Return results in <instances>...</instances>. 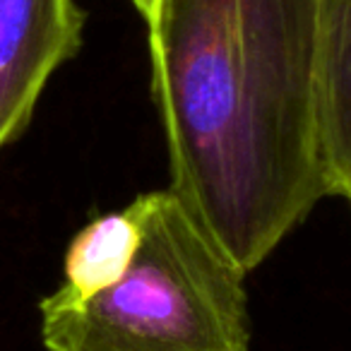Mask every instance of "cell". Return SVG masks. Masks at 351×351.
I'll use <instances>...</instances> for the list:
<instances>
[{
    "instance_id": "6da1fadb",
    "label": "cell",
    "mask_w": 351,
    "mask_h": 351,
    "mask_svg": "<svg viewBox=\"0 0 351 351\" xmlns=\"http://www.w3.org/2000/svg\"><path fill=\"white\" fill-rule=\"evenodd\" d=\"M317 12L320 0H156L147 20L171 191L245 274L327 195Z\"/></svg>"
},
{
    "instance_id": "3957f363",
    "label": "cell",
    "mask_w": 351,
    "mask_h": 351,
    "mask_svg": "<svg viewBox=\"0 0 351 351\" xmlns=\"http://www.w3.org/2000/svg\"><path fill=\"white\" fill-rule=\"evenodd\" d=\"M75 0H0V149L25 132L51 75L82 46Z\"/></svg>"
},
{
    "instance_id": "277c9868",
    "label": "cell",
    "mask_w": 351,
    "mask_h": 351,
    "mask_svg": "<svg viewBox=\"0 0 351 351\" xmlns=\"http://www.w3.org/2000/svg\"><path fill=\"white\" fill-rule=\"evenodd\" d=\"M315 145L327 195H351V0H320L313 87Z\"/></svg>"
},
{
    "instance_id": "52a82bcc",
    "label": "cell",
    "mask_w": 351,
    "mask_h": 351,
    "mask_svg": "<svg viewBox=\"0 0 351 351\" xmlns=\"http://www.w3.org/2000/svg\"><path fill=\"white\" fill-rule=\"evenodd\" d=\"M346 200H349V202H351V195H349V197H346Z\"/></svg>"
},
{
    "instance_id": "7a4b0ae2",
    "label": "cell",
    "mask_w": 351,
    "mask_h": 351,
    "mask_svg": "<svg viewBox=\"0 0 351 351\" xmlns=\"http://www.w3.org/2000/svg\"><path fill=\"white\" fill-rule=\"evenodd\" d=\"M140 248L113 287L41 301L49 351H248L245 272L173 191L132 200Z\"/></svg>"
},
{
    "instance_id": "8992f818",
    "label": "cell",
    "mask_w": 351,
    "mask_h": 351,
    "mask_svg": "<svg viewBox=\"0 0 351 351\" xmlns=\"http://www.w3.org/2000/svg\"><path fill=\"white\" fill-rule=\"evenodd\" d=\"M132 5H135V10L142 15V20H149V15H152V10H154V5H156V0H130Z\"/></svg>"
},
{
    "instance_id": "5b68a950",
    "label": "cell",
    "mask_w": 351,
    "mask_h": 351,
    "mask_svg": "<svg viewBox=\"0 0 351 351\" xmlns=\"http://www.w3.org/2000/svg\"><path fill=\"white\" fill-rule=\"evenodd\" d=\"M140 236V217L132 202L125 210L94 219L70 243L60 291L73 298H89L113 287L130 269Z\"/></svg>"
}]
</instances>
